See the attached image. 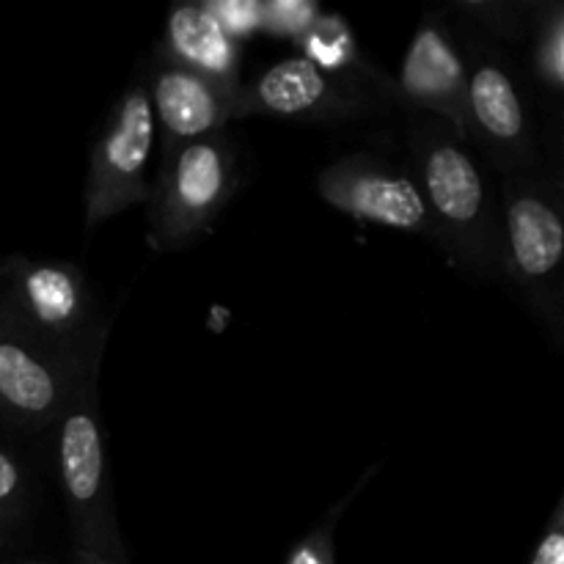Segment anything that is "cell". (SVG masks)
Segmentation results:
<instances>
[{
	"label": "cell",
	"instance_id": "cell-6",
	"mask_svg": "<svg viewBox=\"0 0 564 564\" xmlns=\"http://www.w3.org/2000/svg\"><path fill=\"white\" fill-rule=\"evenodd\" d=\"M97 341L83 352L39 339L0 301V419L25 433L55 427L72 386Z\"/></svg>",
	"mask_w": 564,
	"mask_h": 564
},
{
	"label": "cell",
	"instance_id": "cell-7",
	"mask_svg": "<svg viewBox=\"0 0 564 564\" xmlns=\"http://www.w3.org/2000/svg\"><path fill=\"white\" fill-rule=\"evenodd\" d=\"M154 124L147 83L132 86L108 113L88 158L86 176V226L105 224L124 209L149 198V158H152Z\"/></svg>",
	"mask_w": 564,
	"mask_h": 564
},
{
	"label": "cell",
	"instance_id": "cell-9",
	"mask_svg": "<svg viewBox=\"0 0 564 564\" xmlns=\"http://www.w3.org/2000/svg\"><path fill=\"white\" fill-rule=\"evenodd\" d=\"M386 99L352 83L325 75L306 58H284L259 72L251 86H242V116H273L308 124L364 119L383 113Z\"/></svg>",
	"mask_w": 564,
	"mask_h": 564
},
{
	"label": "cell",
	"instance_id": "cell-1",
	"mask_svg": "<svg viewBox=\"0 0 564 564\" xmlns=\"http://www.w3.org/2000/svg\"><path fill=\"white\" fill-rule=\"evenodd\" d=\"M413 180L422 191L433 246L455 268L479 279L501 275V218L468 143L444 121H424L411 132Z\"/></svg>",
	"mask_w": 564,
	"mask_h": 564
},
{
	"label": "cell",
	"instance_id": "cell-22",
	"mask_svg": "<svg viewBox=\"0 0 564 564\" xmlns=\"http://www.w3.org/2000/svg\"><path fill=\"white\" fill-rule=\"evenodd\" d=\"M72 564H116V562L99 560V556H94V554H83V551H75V556H72Z\"/></svg>",
	"mask_w": 564,
	"mask_h": 564
},
{
	"label": "cell",
	"instance_id": "cell-17",
	"mask_svg": "<svg viewBox=\"0 0 564 564\" xmlns=\"http://www.w3.org/2000/svg\"><path fill=\"white\" fill-rule=\"evenodd\" d=\"M369 474L367 477H361V482H358L356 488H352L350 494L339 501V505H334V510H330L328 516H325L323 521H319L317 527L306 534V538H301L295 545H292L290 554H286V564H336V545H334L336 523H339V518L345 516L347 505L356 499L358 490L367 485Z\"/></svg>",
	"mask_w": 564,
	"mask_h": 564
},
{
	"label": "cell",
	"instance_id": "cell-10",
	"mask_svg": "<svg viewBox=\"0 0 564 564\" xmlns=\"http://www.w3.org/2000/svg\"><path fill=\"white\" fill-rule=\"evenodd\" d=\"M468 141L488 152L507 176L534 163V135L516 77L499 55L479 53L466 61Z\"/></svg>",
	"mask_w": 564,
	"mask_h": 564
},
{
	"label": "cell",
	"instance_id": "cell-11",
	"mask_svg": "<svg viewBox=\"0 0 564 564\" xmlns=\"http://www.w3.org/2000/svg\"><path fill=\"white\" fill-rule=\"evenodd\" d=\"M147 88L163 147L215 135L229 121L242 119V86L209 80L163 53L149 72Z\"/></svg>",
	"mask_w": 564,
	"mask_h": 564
},
{
	"label": "cell",
	"instance_id": "cell-13",
	"mask_svg": "<svg viewBox=\"0 0 564 564\" xmlns=\"http://www.w3.org/2000/svg\"><path fill=\"white\" fill-rule=\"evenodd\" d=\"M165 58L224 86L240 83V44L231 42L204 3H182L165 14Z\"/></svg>",
	"mask_w": 564,
	"mask_h": 564
},
{
	"label": "cell",
	"instance_id": "cell-20",
	"mask_svg": "<svg viewBox=\"0 0 564 564\" xmlns=\"http://www.w3.org/2000/svg\"><path fill=\"white\" fill-rule=\"evenodd\" d=\"M204 6L231 42L242 44L262 33V0H209Z\"/></svg>",
	"mask_w": 564,
	"mask_h": 564
},
{
	"label": "cell",
	"instance_id": "cell-8",
	"mask_svg": "<svg viewBox=\"0 0 564 564\" xmlns=\"http://www.w3.org/2000/svg\"><path fill=\"white\" fill-rule=\"evenodd\" d=\"M317 193L347 218L433 240V224L411 171L372 154L356 152L325 165L317 176Z\"/></svg>",
	"mask_w": 564,
	"mask_h": 564
},
{
	"label": "cell",
	"instance_id": "cell-5",
	"mask_svg": "<svg viewBox=\"0 0 564 564\" xmlns=\"http://www.w3.org/2000/svg\"><path fill=\"white\" fill-rule=\"evenodd\" d=\"M0 279L3 306L39 339L69 352L105 341L108 325L86 273L75 262L14 257L0 264Z\"/></svg>",
	"mask_w": 564,
	"mask_h": 564
},
{
	"label": "cell",
	"instance_id": "cell-14",
	"mask_svg": "<svg viewBox=\"0 0 564 564\" xmlns=\"http://www.w3.org/2000/svg\"><path fill=\"white\" fill-rule=\"evenodd\" d=\"M297 47H301V58H306L308 64H314L325 75L367 88V91L378 94L380 99L400 102L394 77L383 75L378 66L369 64L367 55L361 53L356 33H352V28L347 25L341 14L323 11L317 22L306 31V36L297 42Z\"/></svg>",
	"mask_w": 564,
	"mask_h": 564
},
{
	"label": "cell",
	"instance_id": "cell-16",
	"mask_svg": "<svg viewBox=\"0 0 564 564\" xmlns=\"http://www.w3.org/2000/svg\"><path fill=\"white\" fill-rule=\"evenodd\" d=\"M33 482L25 460L9 446H0V543L17 532L31 512Z\"/></svg>",
	"mask_w": 564,
	"mask_h": 564
},
{
	"label": "cell",
	"instance_id": "cell-19",
	"mask_svg": "<svg viewBox=\"0 0 564 564\" xmlns=\"http://www.w3.org/2000/svg\"><path fill=\"white\" fill-rule=\"evenodd\" d=\"M457 11L468 14L471 20L482 22L485 28L496 33L501 39H510V42H518V39L527 36V14L529 3H494V0H466V3H457Z\"/></svg>",
	"mask_w": 564,
	"mask_h": 564
},
{
	"label": "cell",
	"instance_id": "cell-12",
	"mask_svg": "<svg viewBox=\"0 0 564 564\" xmlns=\"http://www.w3.org/2000/svg\"><path fill=\"white\" fill-rule=\"evenodd\" d=\"M400 102L427 110L435 121L457 132L468 143V110H466V61L452 42L444 22L427 17L402 58L397 77Z\"/></svg>",
	"mask_w": 564,
	"mask_h": 564
},
{
	"label": "cell",
	"instance_id": "cell-3",
	"mask_svg": "<svg viewBox=\"0 0 564 564\" xmlns=\"http://www.w3.org/2000/svg\"><path fill=\"white\" fill-rule=\"evenodd\" d=\"M501 279L512 284L529 312L562 334V185L554 176L512 174L501 185Z\"/></svg>",
	"mask_w": 564,
	"mask_h": 564
},
{
	"label": "cell",
	"instance_id": "cell-2",
	"mask_svg": "<svg viewBox=\"0 0 564 564\" xmlns=\"http://www.w3.org/2000/svg\"><path fill=\"white\" fill-rule=\"evenodd\" d=\"M99 364L102 350L86 358L55 422V466L75 551L130 564L116 518L108 435L99 411Z\"/></svg>",
	"mask_w": 564,
	"mask_h": 564
},
{
	"label": "cell",
	"instance_id": "cell-15",
	"mask_svg": "<svg viewBox=\"0 0 564 564\" xmlns=\"http://www.w3.org/2000/svg\"><path fill=\"white\" fill-rule=\"evenodd\" d=\"M527 33L532 42V72L540 88L562 94L564 88V6L560 0L529 3Z\"/></svg>",
	"mask_w": 564,
	"mask_h": 564
},
{
	"label": "cell",
	"instance_id": "cell-23",
	"mask_svg": "<svg viewBox=\"0 0 564 564\" xmlns=\"http://www.w3.org/2000/svg\"><path fill=\"white\" fill-rule=\"evenodd\" d=\"M20 564H50V562H42V560H25V562H20Z\"/></svg>",
	"mask_w": 564,
	"mask_h": 564
},
{
	"label": "cell",
	"instance_id": "cell-21",
	"mask_svg": "<svg viewBox=\"0 0 564 564\" xmlns=\"http://www.w3.org/2000/svg\"><path fill=\"white\" fill-rule=\"evenodd\" d=\"M529 564H564V501L554 507Z\"/></svg>",
	"mask_w": 564,
	"mask_h": 564
},
{
	"label": "cell",
	"instance_id": "cell-4",
	"mask_svg": "<svg viewBox=\"0 0 564 564\" xmlns=\"http://www.w3.org/2000/svg\"><path fill=\"white\" fill-rule=\"evenodd\" d=\"M240 187L237 149L224 132L163 147L149 187V246L180 251L207 237Z\"/></svg>",
	"mask_w": 564,
	"mask_h": 564
},
{
	"label": "cell",
	"instance_id": "cell-18",
	"mask_svg": "<svg viewBox=\"0 0 564 564\" xmlns=\"http://www.w3.org/2000/svg\"><path fill=\"white\" fill-rule=\"evenodd\" d=\"M319 14L314 0H262V33L297 44Z\"/></svg>",
	"mask_w": 564,
	"mask_h": 564
}]
</instances>
